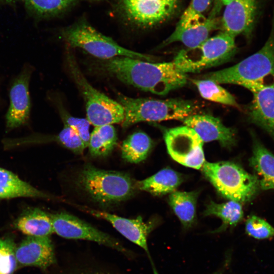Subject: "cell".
Here are the masks:
<instances>
[{
	"mask_svg": "<svg viewBox=\"0 0 274 274\" xmlns=\"http://www.w3.org/2000/svg\"><path fill=\"white\" fill-rule=\"evenodd\" d=\"M250 164L262 190H274V155L263 145L255 142Z\"/></svg>",
	"mask_w": 274,
	"mask_h": 274,
	"instance_id": "obj_21",
	"label": "cell"
},
{
	"mask_svg": "<svg viewBox=\"0 0 274 274\" xmlns=\"http://www.w3.org/2000/svg\"><path fill=\"white\" fill-rule=\"evenodd\" d=\"M235 37L222 31L199 45L181 50L173 62L183 73H195L223 63L235 54Z\"/></svg>",
	"mask_w": 274,
	"mask_h": 274,
	"instance_id": "obj_8",
	"label": "cell"
},
{
	"mask_svg": "<svg viewBox=\"0 0 274 274\" xmlns=\"http://www.w3.org/2000/svg\"><path fill=\"white\" fill-rule=\"evenodd\" d=\"M16 248L9 239H0V274H12L17 262L15 255Z\"/></svg>",
	"mask_w": 274,
	"mask_h": 274,
	"instance_id": "obj_33",
	"label": "cell"
},
{
	"mask_svg": "<svg viewBox=\"0 0 274 274\" xmlns=\"http://www.w3.org/2000/svg\"><path fill=\"white\" fill-rule=\"evenodd\" d=\"M203 79L219 84L247 88L274 81V27L264 46L257 52L230 67L209 73Z\"/></svg>",
	"mask_w": 274,
	"mask_h": 274,
	"instance_id": "obj_3",
	"label": "cell"
},
{
	"mask_svg": "<svg viewBox=\"0 0 274 274\" xmlns=\"http://www.w3.org/2000/svg\"><path fill=\"white\" fill-rule=\"evenodd\" d=\"M17 263L43 269L55 262L53 246L49 236H27L16 248Z\"/></svg>",
	"mask_w": 274,
	"mask_h": 274,
	"instance_id": "obj_16",
	"label": "cell"
},
{
	"mask_svg": "<svg viewBox=\"0 0 274 274\" xmlns=\"http://www.w3.org/2000/svg\"><path fill=\"white\" fill-rule=\"evenodd\" d=\"M203 214L205 216H214L222 220L221 226L212 232L218 233L235 226L242 220L244 212L241 203L230 200L222 203L211 201L207 206Z\"/></svg>",
	"mask_w": 274,
	"mask_h": 274,
	"instance_id": "obj_25",
	"label": "cell"
},
{
	"mask_svg": "<svg viewBox=\"0 0 274 274\" xmlns=\"http://www.w3.org/2000/svg\"><path fill=\"white\" fill-rule=\"evenodd\" d=\"M202 97L212 101L240 108L235 97L219 84L209 79L193 80Z\"/></svg>",
	"mask_w": 274,
	"mask_h": 274,
	"instance_id": "obj_28",
	"label": "cell"
},
{
	"mask_svg": "<svg viewBox=\"0 0 274 274\" xmlns=\"http://www.w3.org/2000/svg\"><path fill=\"white\" fill-rule=\"evenodd\" d=\"M180 0H116L118 11L130 25L151 27L170 18L177 10Z\"/></svg>",
	"mask_w": 274,
	"mask_h": 274,
	"instance_id": "obj_9",
	"label": "cell"
},
{
	"mask_svg": "<svg viewBox=\"0 0 274 274\" xmlns=\"http://www.w3.org/2000/svg\"><path fill=\"white\" fill-rule=\"evenodd\" d=\"M60 36L70 47L79 48L97 59H108L118 56L154 61L152 56L124 48L111 38L93 27L85 19L61 29Z\"/></svg>",
	"mask_w": 274,
	"mask_h": 274,
	"instance_id": "obj_6",
	"label": "cell"
},
{
	"mask_svg": "<svg viewBox=\"0 0 274 274\" xmlns=\"http://www.w3.org/2000/svg\"><path fill=\"white\" fill-rule=\"evenodd\" d=\"M27 10L37 18L45 19L64 14L83 2L104 0H22Z\"/></svg>",
	"mask_w": 274,
	"mask_h": 274,
	"instance_id": "obj_23",
	"label": "cell"
},
{
	"mask_svg": "<svg viewBox=\"0 0 274 274\" xmlns=\"http://www.w3.org/2000/svg\"><path fill=\"white\" fill-rule=\"evenodd\" d=\"M93 67L105 75L141 90L165 95L184 86L187 75L173 61L154 62L127 57L118 56L97 59Z\"/></svg>",
	"mask_w": 274,
	"mask_h": 274,
	"instance_id": "obj_1",
	"label": "cell"
},
{
	"mask_svg": "<svg viewBox=\"0 0 274 274\" xmlns=\"http://www.w3.org/2000/svg\"><path fill=\"white\" fill-rule=\"evenodd\" d=\"M219 22L216 17L209 15L207 18L176 27L173 32L165 40L164 44L179 42L187 48L195 47L207 40L212 31L220 26Z\"/></svg>",
	"mask_w": 274,
	"mask_h": 274,
	"instance_id": "obj_18",
	"label": "cell"
},
{
	"mask_svg": "<svg viewBox=\"0 0 274 274\" xmlns=\"http://www.w3.org/2000/svg\"><path fill=\"white\" fill-rule=\"evenodd\" d=\"M15 226L30 236H49L54 233L50 215L39 208L25 210L16 220Z\"/></svg>",
	"mask_w": 274,
	"mask_h": 274,
	"instance_id": "obj_20",
	"label": "cell"
},
{
	"mask_svg": "<svg viewBox=\"0 0 274 274\" xmlns=\"http://www.w3.org/2000/svg\"><path fill=\"white\" fill-rule=\"evenodd\" d=\"M245 230L250 236L263 239L274 236V227L262 218L252 215L246 220Z\"/></svg>",
	"mask_w": 274,
	"mask_h": 274,
	"instance_id": "obj_32",
	"label": "cell"
},
{
	"mask_svg": "<svg viewBox=\"0 0 274 274\" xmlns=\"http://www.w3.org/2000/svg\"><path fill=\"white\" fill-rule=\"evenodd\" d=\"M16 2V0H0V4L13 5Z\"/></svg>",
	"mask_w": 274,
	"mask_h": 274,
	"instance_id": "obj_35",
	"label": "cell"
},
{
	"mask_svg": "<svg viewBox=\"0 0 274 274\" xmlns=\"http://www.w3.org/2000/svg\"><path fill=\"white\" fill-rule=\"evenodd\" d=\"M117 98L124 109V119L121 124L125 129L141 122L183 121L195 114L198 108L194 102L182 99L132 98L119 92Z\"/></svg>",
	"mask_w": 274,
	"mask_h": 274,
	"instance_id": "obj_4",
	"label": "cell"
},
{
	"mask_svg": "<svg viewBox=\"0 0 274 274\" xmlns=\"http://www.w3.org/2000/svg\"><path fill=\"white\" fill-rule=\"evenodd\" d=\"M55 104L63 124L67 125L76 132L87 148L90 136L89 127L91 124L87 118L75 117L72 116L64 108L61 102L58 101L57 98L55 100Z\"/></svg>",
	"mask_w": 274,
	"mask_h": 274,
	"instance_id": "obj_30",
	"label": "cell"
},
{
	"mask_svg": "<svg viewBox=\"0 0 274 274\" xmlns=\"http://www.w3.org/2000/svg\"><path fill=\"white\" fill-rule=\"evenodd\" d=\"M80 209L93 216L108 221L123 236L143 249L150 260L153 273L159 274L151 258L147 244L148 235L155 227V222H144L140 216L134 219L126 218L87 207L81 206Z\"/></svg>",
	"mask_w": 274,
	"mask_h": 274,
	"instance_id": "obj_12",
	"label": "cell"
},
{
	"mask_svg": "<svg viewBox=\"0 0 274 274\" xmlns=\"http://www.w3.org/2000/svg\"><path fill=\"white\" fill-rule=\"evenodd\" d=\"M183 122L185 125L193 129L203 143L216 141L224 147H230L235 142L234 131L225 126L217 117L195 113Z\"/></svg>",
	"mask_w": 274,
	"mask_h": 274,
	"instance_id": "obj_17",
	"label": "cell"
},
{
	"mask_svg": "<svg viewBox=\"0 0 274 274\" xmlns=\"http://www.w3.org/2000/svg\"><path fill=\"white\" fill-rule=\"evenodd\" d=\"M182 182V177L179 173L166 168L148 178L136 181V186L137 189L154 195H161L176 191Z\"/></svg>",
	"mask_w": 274,
	"mask_h": 274,
	"instance_id": "obj_22",
	"label": "cell"
},
{
	"mask_svg": "<svg viewBox=\"0 0 274 274\" xmlns=\"http://www.w3.org/2000/svg\"><path fill=\"white\" fill-rule=\"evenodd\" d=\"M117 143L116 130L112 125L94 127L88 145L90 154L94 157H105L113 151Z\"/></svg>",
	"mask_w": 274,
	"mask_h": 274,
	"instance_id": "obj_26",
	"label": "cell"
},
{
	"mask_svg": "<svg viewBox=\"0 0 274 274\" xmlns=\"http://www.w3.org/2000/svg\"><path fill=\"white\" fill-rule=\"evenodd\" d=\"M75 183L92 201L105 208L130 199L137 189L129 174L100 169L90 163L79 171Z\"/></svg>",
	"mask_w": 274,
	"mask_h": 274,
	"instance_id": "obj_2",
	"label": "cell"
},
{
	"mask_svg": "<svg viewBox=\"0 0 274 274\" xmlns=\"http://www.w3.org/2000/svg\"><path fill=\"white\" fill-rule=\"evenodd\" d=\"M65 58L68 71L85 104L86 118L94 127L122 123L124 111L122 105L98 91L82 72L72 48L66 45Z\"/></svg>",
	"mask_w": 274,
	"mask_h": 274,
	"instance_id": "obj_5",
	"label": "cell"
},
{
	"mask_svg": "<svg viewBox=\"0 0 274 274\" xmlns=\"http://www.w3.org/2000/svg\"><path fill=\"white\" fill-rule=\"evenodd\" d=\"M232 0H214L213 7L210 14V16L216 17L222 8L225 6Z\"/></svg>",
	"mask_w": 274,
	"mask_h": 274,
	"instance_id": "obj_34",
	"label": "cell"
},
{
	"mask_svg": "<svg viewBox=\"0 0 274 274\" xmlns=\"http://www.w3.org/2000/svg\"><path fill=\"white\" fill-rule=\"evenodd\" d=\"M202 171L224 197L239 203L251 200L260 189L256 177L232 162L205 161Z\"/></svg>",
	"mask_w": 274,
	"mask_h": 274,
	"instance_id": "obj_7",
	"label": "cell"
},
{
	"mask_svg": "<svg viewBox=\"0 0 274 274\" xmlns=\"http://www.w3.org/2000/svg\"><path fill=\"white\" fill-rule=\"evenodd\" d=\"M257 0H232L225 6L220 26L222 31L235 38L249 36L254 27Z\"/></svg>",
	"mask_w": 274,
	"mask_h": 274,
	"instance_id": "obj_14",
	"label": "cell"
},
{
	"mask_svg": "<svg viewBox=\"0 0 274 274\" xmlns=\"http://www.w3.org/2000/svg\"><path fill=\"white\" fill-rule=\"evenodd\" d=\"M164 139L171 157L181 164L200 169L205 162L203 142L191 128L184 125L168 129Z\"/></svg>",
	"mask_w": 274,
	"mask_h": 274,
	"instance_id": "obj_10",
	"label": "cell"
},
{
	"mask_svg": "<svg viewBox=\"0 0 274 274\" xmlns=\"http://www.w3.org/2000/svg\"><path fill=\"white\" fill-rule=\"evenodd\" d=\"M196 192L175 191L169 196V204L183 228H191L196 222Z\"/></svg>",
	"mask_w": 274,
	"mask_h": 274,
	"instance_id": "obj_24",
	"label": "cell"
},
{
	"mask_svg": "<svg viewBox=\"0 0 274 274\" xmlns=\"http://www.w3.org/2000/svg\"><path fill=\"white\" fill-rule=\"evenodd\" d=\"M46 141L56 142L64 148L78 155L82 154L84 149L86 148L78 134L65 124H63L62 129L56 135L49 136L48 138L34 136L26 139V142L30 143H41Z\"/></svg>",
	"mask_w": 274,
	"mask_h": 274,
	"instance_id": "obj_29",
	"label": "cell"
},
{
	"mask_svg": "<svg viewBox=\"0 0 274 274\" xmlns=\"http://www.w3.org/2000/svg\"><path fill=\"white\" fill-rule=\"evenodd\" d=\"M54 233L68 239L96 242L125 254H129L117 240L89 223L66 212L50 215Z\"/></svg>",
	"mask_w": 274,
	"mask_h": 274,
	"instance_id": "obj_11",
	"label": "cell"
},
{
	"mask_svg": "<svg viewBox=\"0 0 274 274\" xmlns=\"http://www.w3.org/2000/svg\"><path fill=\"white\" fill-rule=\"evenodd\" d=\"M32 73V67L25 65L11 86L10 105L6 115L7 131L24 125L28 121L31 108L29 84Z\"/></svg>",
	"mask_w": 274,
	"mask_h": 274,
	"instance_id": "obj_13",
	"label": "cell"
},
{
	"mask_svg": "<svg viewBox=\"0 0 274 274\" xmlns=\"http://www.w3.org/2000/svg\"><path fill=\"white\" fill-rule=\"evenodd\" d=\"M152 146V140L147 134L142 131L133 132L123 142L122 158L129 163H139L147 158Z\"/></svg>",
	"mask_w": 274,
	"mask_h": 274,
	"instance_id": "obj_27",
	"label": "cell"
},
{
	"mask_svg": "<svg viewBox=\"0 0 274 274\" xmlns=\"http://www.w3.org/2000/svg\"><path fill=\"white\" fill-rule=\"evenodd\" d=\"M214 0H191L176 27L202 20L205 17L203 14L208 10Z\"/></svg>",
	"mask_w": 274,
	"mask_h": 274,
	"instance_id": "obj_31",
	"label": "cell"
},
{
	"mask_svg": "<svg viewBox=\"0 0 274 274\" xmlns=\"http://www.w3.org/2000/svg\"><path fill=\"white\" fill-rule=\"evenodd\" d=\"M246 88L253 94L248 109L250 120L274 139V81Z\"/></svg>",
	"mask_w": 274,
	"mask_h": 274,
	"instance_id": "obj_15",
	"label": "cell"
},
{
	"mask_svg": "<svg viewBox=\"0 0 274 274\" xmlns=\"http://www.w3.org/2000/svg\"><path fill=\"white\" fill-rule=\"evenodd\" d=\"M30 197L45 199L55 197L21 180L13 173L0 167V199Z\"/></svg>",
	"mask_w": 274,
	"mask_h": 274,
	"instance_id": "obj_19",
	"label": "cell"
}]
</instances>
